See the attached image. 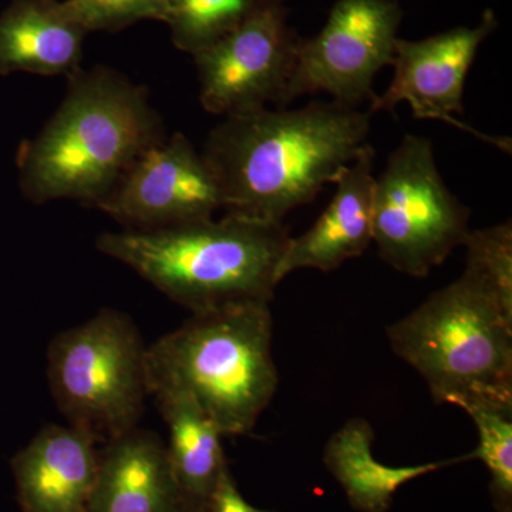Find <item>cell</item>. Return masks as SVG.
I'll use <instances>...</instances> for the list:
<instances>
[{"label":"cell","mask_w":512,"mask_h":512,"mask_svg":"<svg viewBox=\"0 0 512 512\" xmlns=\"http://www.w3.org/2000/svg\"><path fill=\"white\" fill-rule=\"evenodd\" d=\"M369 111L338 101L225 117L205 143L227 212L282 222L335 183L367 144Z\"/></svg>","instance_id":"6da1fadb"},{"label":"cell","mask_w":512,"mask_h":512,"mask_svg":"<svg viewBox=\"0 0 512 512\" xmlns=\"http://www.w3.org/2000/svg\"><path fill=\"white\" fill-rule=\"evenodd\" d=\"M167 137L144 86L110 67H80L66 96L16 164L33 204L74 200L97 208L138 158Z\"/></svg>","instance_id":"7a4b0ae2"},{"label":"cell","mask_w":512,"mask_h":512,"mask_svg":"<svg viewBox=\"0 0 512 512\" xmlns=\"http://www.w3.org/2000/svg\"><path fill=\"white\" fill-rule=\"evenodd\" d=\"M289 238L284 222L227 212L220 221L103 232L96 247L195 315L271 302Z\"/></svg>","instance_id":"3957f363"},{"label":"cell","mask_w":512,"mask_h":512,"mask_svg":"<svg viewBox=\"0 0 512 512\" xmlns=\"http://www.w3.org/2000/svg\"><path fill=\"white\" fill-rule=\"evenodd\" d=\"M272 338L269 303L195 313L147 346L150 396L185 394L217 424L222 436H245L278 390Z\"/></svg>","instance_id":"277c9868"},{"label":"cell","mask_w":512,"mask_h":512,"mask_svg":"<svg viewBox=\"0 0 512 512\" xmlns=\"http://www.w3.org/2000/svg\"><path fill=\"white\" fill-rule=\"evenodd\" d=\"M393 352L434 402L512 404V313L464 274L387 328Z\"/></svg>","instance_id":"5b68a950"},{"label":"cell","mask_w":512,"mask_h":512,"mask_svg":"<svg viewBox=\"0 0 512 512\" xmlns=\"http://www.w3.org/2000/svg\"><path fill=\"white\" fill-rule=\"evenodd\" d=\"M47 382L69 426L107 440L136 429L150 397L147 346L127 313L104 308L57 333Z\"/></svg>","instance_id":"8992f818"},{"label":"cell","mask_w":512,"mask_h":512,"mask_svg":"<svg viewBox=\"0 0 512 512\" xmlns=\"http://www.w3.org/2000/svg\"><path fill=\"white\" fill-rule=\"evenodd\" d=\"M470 210L437 168L429 138L406 134L375 180L373 242L402 274L426 278L470 234Z\"/></svg>","instance_id":"52a82bcc"},{"label":"cell","mask_w":512,"mask_h":512,"mask_svg":"<svg viewBox=\"0 0 512 512\" xmlns=\"http://www.w3.org/2000/svg\"><path fill=\"white\" fill-rule=\"evenodd\" d=\"M402 20L397 0H336L318 35L299 39L285 103L316 93L353 109L372 103L377 73L393 64Z\"/></svg>","instance_id":"ba28073f"},{"label":"cell","mask_w":512,"mask_h":512,"mask_svg":"<svg viewBox=\"0 0 512 512\" xmlns=\"http://www.w3.org/2000/svg\"><path fill=\"white\" fill-rule=\"evenodd\" d=\"M285 0H264L237 29L194 57L201 106L215 116L285 107L301 37Z\"/></svg>","instance_id":"9c48e42d"},{"label":"cell","mask_w":512,"mask_h":512,"mask_svg":"<svg viewBox=\"0 0 512 512\" xmlns=\"http://www.w3.org/2000/svg\"><path fill=\"white\" fill-rule=\"evenodd\" d=\"M225 207L220 180L181 133L148 148L97 205L130 231H154L208 220Z\"/></svg>","instance_id":"30bf717a"},{"label":"cell","mask_w":512,"mask_h":512,"mask_svg":"<svg viewBox=\"0 0 512 512\" xmlns=\"http://www.w3.org/2000/svg\"><path fill=\"white\" fill-rule=\"evenodd\" d=\"M497 26V16L487 9L474 28L458 26L423 40L397 39L392 82L370 103L369 113H392L399 104L407 103L417 119L446 121L510 153L507 138L485 137L454 117L464 113V84L478 49Z\"/></svg>","instance_id":"8fae6325"},{"label":"cell","mask_w":512,"mask_h":512,"mask_svg":"<svg viewBox=\"0 0 512 512\" xmlns=\"http://www.w3.org/2000/svg\"><path fill=\"white\" fill-rule=\"evenodd\" d=\"M103 441L77 427L47 424L12 460L23 512H89Z\"/></svg>","instance_id":"7c38bea8"},{"label":"cell","mask_w":512,"mask_h":512,"mask_svg":"<svg viewBox=\"0 0 512 512\" xmlns=\"http://www.w3.org/2000/svg\"><path fill=\"white\" fill-rule=\"evenodd\" d=\"M375 150L363 146L355 160L335 180L336 191L326 210L301 237L289 238L279 281L299 269L330 272L343 262L365 254L373 242Z\"/></svg>","instance_id":"4fadbf2b"},{"label":"cell","mask_w":512,"mask_h":512,"mask_svg":"<svg viewBox=\"0 0 512 512\" xmlns=\"http://www.w3.org/2000/svg\"><path fill=\"white\" fill-rule=\"evenodd\" d=\"M89 512H187L160 436L136 427L101 444Z\"/></svg>","instance_id":"5bb4252c"},{"label":"cell","mask_w":512,"mask_h":512,"mask_svg":"<svg viewBox=\"0 0 512 512\" xmlns=\"http://www.w3.org/2000/svg\"><path fill=\"white\" fill-rule=\"evenodd\" d=\"M86 35L60 0H12L0 13V74L69 77L80 69Z\"/></svg>","instance_id":"9a60e30c"},{"label":"cell","mask_w":512,"mask_h":512,"mask_svg":"<svg viewBox=\"0 0 512 512\" xmlns=\"http://www.w3.org/2000/svg\"><path fill=\"white\" fill-rule=\"evenodd\" d=\"M168 427L167 453L187 512H210L211 498L228 468L222 433L185 394L156 393Z\"/></svg>","instance_id":"2e32d148"},{"label":"cell","mask_w":512,"mask_h":512,"mask_svg":"<svg viewBox=\"0 0 512 512\" xmlns=\"http://www.w3.org/2000/svg\"><path fill=\"white\" fill-rule=\"evenodd\" d=\"M373 443L372 424L363 417H355L330 436L323 453L325 466L345 491L349 504L360 512H386L404 484L467 461L463 456L419 466H386L373 456Z\"/></svg>","instance_id":"e0dca14e"},{"label":"cell","mask_w":512,"mask_h":512,"mask_svg":"<svg viewBox=\"0 0 512 512\" xmlns=\"http://www.w3.org/2000/svg\"><path fill=\"white\" fill-rule=\"evenodd\" d=\"M264 0H167L173 45L195 56L237 29Z\"/></svg>","instance_id":"ac0fdd59"},{"label":"cell","mask_w":512,"mask_h":512,"mask_svg":"<svg viewBox=\"0 0 512 512\" xmlns=\"http://www.w3.org/2000/svg\"><path fill=\"white\" fill-rule=\"evenodd\" d=\"M464 412L478 433V446L466 460L483 461L495 510L512 512V404H476Z\"/></svg>","instance_id":"d6986e66"},{"label":"cell","mask_w":512,"mask_h":512,"mask_svg":"<svg viewBox=\"0 0 512 512\" xmlns=\"http://www.w3.org/2000/svg\"><path fill=\"white\" fill-rule=\"evenodd\" d=\"M464 274L470 275L505 311L512 313V225L471 229Z\"/></svg>","instance_id":"ffe728a7"},{"label":"cell","mask_w":512,"mask_h":512,"mask_svg":"<svg viewBox=\"0 0 512 512\" xmlns=\"http://www.w3.org/2000/svg\"><path fill=\"white\" fill-rule=\"evenodd\" d=\"M87 33H116L143 20L164 22L167 0H63Z\"/></svg>","instance_id":"44dd1931"},{"label":"cell","mask_w":512,"mask_h":512,"mask_svg":"<svg viewBox=\"0 0 512 512\" xmlns=\"http://www.w3.org/2000/svg\"><path fill=\"white\" fill-rule=\"evenodd\" d=\"M210 512H276L261 510L248 503L239 493L229 467L222 473L212 494Z\"/></svg>","instance_id":"7402d4cb"}]
</instances>
